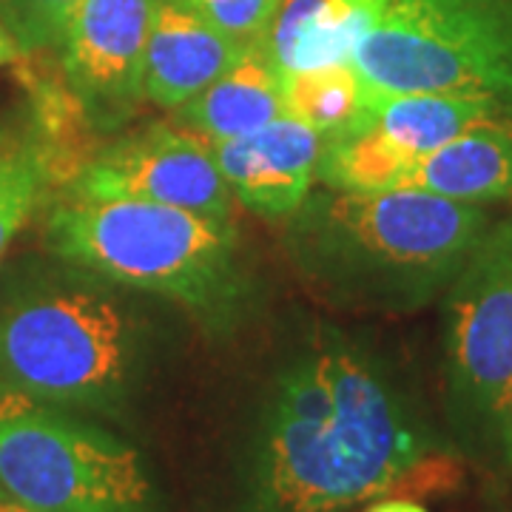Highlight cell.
<instances>
[{
    "label": "cell",
    "mask_w": 512,
    "mask_h": 512,
    "mask_svg": "<svg viewBox=\"0 0 512 512\" xmlns=\"http://www.w3.org/2000/svg\"><path fill=\"white\" fill-rule=\"evenodd\" d=\"M456 450L399 379L339 330L291 350L239 444L234 512H345L453 484Z\"/></svg>",
    "instance_id": "6da1fadb"
},
{
    "label": "cell",
    "mask_w": 512,
    "mask_h": 512,
    "mask_svg": "<svg viewBox=\"0 0 512 512\" xmlns=\"http://www.w3.org/2000/svg\"><path fill=\"white\" fill-rule=\"evenodd\" d=\"M490 225L487 205L421 188L313 185L285 220V251L296 274L333 305L407 313L441 299Z\"/></svg>",
    "instance_id": "7a4b0ae2"
},
{
    "label": "cell",
    "mask_w": 512,
    "mask_h": 512,
    "mask_svg": "<svg viewBox=\"0 0 512 512\" xmlns=\"http://www.w3.org/2000/svg\"><path fill=\"white\" fill-rule=\"evenodd\" d=\"M60 262L0 299V387L123 421L160 356L163 322L151 293Z\"/></svg>",
    "instance_id": "3957f363"
},
{
    "label": "cell",
    "mask_w": 512,
    "mask_h": 512,
    "mask_svg": "<svg viewBox=\"0 0 512 512\" xmlns=\"http://www.w3.org/2000/svg\"><path fill=\"white\" fill-rule=\"evenodd\" d=\"M57 259L134 291L183 305L200 325L225 333L251 305V276L234 220L140 200L57 202L46 220Z\"/></svg>",
    "instance_id": "277c9868"
},
{
    "label": "cell",
    "mask_w": 512,
    "mask_h": 512,
    "mask_svg": "<svg viewBox=\"0 0 512 512\" xmlns=\"http://www.w3.org/2000/svg\"><path fill=\"white\" fill-rule=\"evenodd\" d=\"M444 427L456 456L512 473V214L493 220L441 293Z\"/></svg>",
    "instance_id": "5b68a950"
},
{
    "label": "cell",
    "mask_w": 512,
    "mask_h": 512,
    "mask_svg": "<svg viewBox=\"0 0 512 512\" xmlns=\"http://www.w3.org/2000/svg\"><path fill=\"white\" fill-rule=\"evenodd\" d=\"M0 487L32 512H163L143 453L100 421L0 387Z\"/></svg>",
    "instance_id": "8992f818"
},
{
    "label": "cell",
    "mask_w": 512,
    "mask_h": 512,
    "mask_svg": "<svg viewBox=\"0 0 512 512\" xmlns=\"http://www.w3.org/2000/svg\"><path fill=\"white\" fill-rule=\"evenodd\" d=\"M348 63L367 92L478 97L512 126V0H384Z\"/></svg>",
    "instance_id": "52a82bcc"
},
{
    "label": "cell",
    "mask_w": 512,
    "mask_h": 512,
    "mask_svg": "<svg viewBox=\"0 0 512 512\" xmlns=\"http://www.w3.org/2000/svg\"><path fill=\"white\" fill-rule=\"evenodd\" d=\"M69 197L140 200L231 220L234 194L214 148L177 123L128 131L103 146L69 180Z\"/></svg>",
    "instance_id": "ba28073f"
},
{
    "label": "cell",
    "mask_w": 512,
    "mask_h": 512,
    "mask_svg": "<svg viewBox=\"0 0 512 512\" xmlns=\"http://www.w3.org/2000/svg\"><path fill=\"white\" fill-rule=\"evenodd\" d=\"M157 0H83L57 46L63 89L94 134H120L146 100Z\"/></svg>",
    "instance_id": "9c48e42d"
},
{
    "label": "cell",
    "mask_w": 512,
    "mask_h": 512,
    "mask_svg": "<svg viewBox=\"0 0 512 512\" xmlns=\"http://www.w3.org/2000/svg\"><path fill=\"white\" fill-rule=\"evenodd\" d=\"M325 137L291 114L214 148L234 200L248 211L285 222L316 185Z\"/></svg>",
    "instance_id": "30bf717a"
},
{
    "label": "cell",
    "mask_w": 512,
    "mask_h": 512,
    "mask_svg": "<svg viewBox=\"0 0 512 512\" xmlns=\"http://www.w3.org/2000/svg\"><path fill=\"white\" fill-rule=\"evenodd\" d=\"M245 46L217 29L194 0H157L146 49V100L177 111L208 89Z\"/></svg>",
    "instance_id": "8fae6325"
},
{
    "label": "cell",
    "mask_w": 512,
    "mask_h": 512,
    "mask_svg": "<svg viewBox=\"0 0 512 512\" xmlns=\"http://www.w3.org/2000/svg\"><path fill=\"white\" fill-rule=\"evenodd\" d=\"M282 114H288L285 74L259 40L245 46L208 89L174 111V123L197 134L208 146H220L268 126Z\"/></svg>",
    "instance_id": "7c38bea8"
},
{
    "label": "cell",
    "mask_w": 512,
    "mask_h": 512,
    "mask_svg": "<svg viewBox=\"0 0 512 512\" xmlns=\"http://www.w3.org/2000/svg\"><path fill=\"white\" fill-rule=\"evenodd\" d=\"M384 0H282L262 46L279 72L348 63L379 20Z\"/></svg>",
    "instance_id": "4fadbf2b"
},
{
    "label": "cell",
    "mask_w": 512,
    "mask_h": 512,
    "mask_svg": "<svg viewBox=\"0 0 512 512\" xmlns=\"http://www.w3.org/2000/svg\"><path fill=\"white\" fill-rule=\"evenodd\" d=\"M399 188H421L447 200L512 202V128L478 126L413 157Z\"/></svg>",
    "instance_id": "5bb4252c"
},
{
    "label": "cell",
    "mask_w": 512,
    "mask_h": 512,
    "mask_svg": "<svg viewBox=\"0 0 512 512\" xmlns=\"http://www.w3.org/2000/svg\"><path fill=\"white\" fill-rule=\"evenodd\" d=\"M356 123L376 128L404 154L419 157L478 126L512 128L493 103L436 92H367Z\"/></svg>",
    "instance_id": "9a60e30c"
},
{
    "label": "cell",
    "mask_w": 512,
    "mask_h": 512,
    "mask_svg": "<svg viewBox=\"0 0 512 512\" xmlns=\"http://www.w3.org/2000/svg\"><path fill=\"white\" fill-rule=\"evenodd\" d=\"M410 163L413 157L393 146L376 128L353 123L325 137L316 165V185L336 191H387L399 188Z\"/></svg>",
    "instance_id": "2e32d148"
},
{
    "label": "cell",
    "mask_w": 512,
    "mask_h": 512,
    "mask_svg": "<svg viewBox=\"0 0 512 512\" xmlns=\"http://www.w3.org/2000/svg\"><path fill=\"white\" fill-rule=\"evenodd\" d=\"M365 106V83L350 63H330L285 77V111L333 137L356 123Z\"/></svg>",
    "instance_id": "e0dca14e"
},
{
    "label": "cell",
    "mask_w": 512,
    "mask_h": 512,
    "mask_svg": "<svg viewBox=\"0 0 512 512\" xmlns=\"http://www.w3.org/2000/svg\"><path fill=\"white\" fill-rule=\"evenodd\" d=\"M52 183V165L40 143L0 151V256L6 254L26 220L32 217L43 188Z\"/></svg>",
    "instance_id": "ac0fdd59"
},
{
    "label": "cell",
    "mask_w": 512,
    "mask_h": 512,
    "mask_svg": "<svg viewBox=\"0 0 512 512\" xmlns=\"http://www.w3.org/2000/svg\"><path fill=\"white\" fill-rule=\"evenodd\" d=\"M80 3L83 0H0V23L18 40L23 55L52 52Z\"/></svg>",
    "instance_id": "d6986e66"
},
{
    "label": "cell",
    "mask_w": 512,
    "mask_h": 512,
    "mask_svg": "<svg viewBox=\"0 0 512 512\" xmlns=\"http://www.w3.org/2000/svg\"><path fill=\"white\" fill-rule=\"evenodd\" d=\"M282 0H194L205 18L222 29L239 46L259 43Z\"/></svg>",
    "instance_id": "ffe728a7"
},
{
    "label": "cell",
    "mask_w": 512,
    "mask_h": 512,
    "mask_svg": "<svg viewBox=\"0 0 512 512\" xmlns=\"http://www.w3.org/2000/svg\"><path fill=\"white\" fill-rule=\"evenodd\" d=\"M365 512H430L421 507L413 498H402V495H387V498H376Z\"/></svg>",
    "instance_id": "44dd1931"
},
{
    "label": "cell",
    "mask_w": 512,
    "mask_h": 512,
    "mask_svg": "<svg viewBox=\"0 0 512 512\" xmlns=\"http://www.w3.org/2000/svg\"><path fill=\"white\" fill-rule=\"evenodd\" d=\"M23 49L18 46V40L9 35L6 29H3V23H0V66H9V63H18L23 60Z\"/></svg>",
    "instance_id": "7402d4cb"
},
{
    "label": "cell",
    "mask_w": 512,
    "mask_h": 512,
    "mask_svg": "<svg viewBox=\"0 0 512 512\" xmlns=\"http://www.w3.org/2000/svg\"><path fill=\"white\" fill-rule=\"evenodd\" d=\"M0 512H32V510H29V507H23L18 498H12V495L0 487Z\"/></svg>",
    "instance_id": "603a6c76"
}]
</instances>
